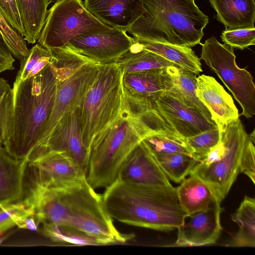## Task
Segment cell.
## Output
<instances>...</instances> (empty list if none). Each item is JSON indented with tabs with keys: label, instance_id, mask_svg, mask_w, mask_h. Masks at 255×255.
Here are the masks:
<instances>
[{
	"label": "cell",
	"instance_id": "1",
	"mask_svg": "<svg viewBox=\"0 0 255 255\" xmlns=\"http://www.w3.org/2000/svg\"><path fill=\"white\" fill-rule=\"evenodd\" d=\"M21 201L34 212L40 224L55 225L79 234L91 245L124 243L134 237L118 230L102 194L96 192L87 180L62 188L31 185Z\"/></svg>",
	"mask_w": 255,
	"mask_h": 255
},
{
	"label": "cell",
	"instance_id": "2",
	"mask_svg": "<svg viewBox=\"0 0 255 255\" xmlns=\"http://www.w3.org/2000/svg\"><path fill=\"white\" fill-rule=\"evenodd\" d=\"M171 131L174 130L155 106L144 110L131 105L125 97L118 115L90 144L88 182L95 189L107 187L117 179L125 159L145 137L153 133Z\"/></svg>",
	"mask_w": 255,
	"mask_h": 255
},
{
	"label": "cell",
	"instance_id": "3",
	"mask_svg": "<svg viewBox=\"0 0 255 255\" xmlns=\"http://www.w3.org/2000/svg\"><path fill=\"white\" fill-rule=\"evenodd\" d=\"M102 194L113 219L129 225L161 231L183 225L189 215L180 205L176 188L122 181L116 179Z\"/></svg>",
	"mask_w": 255,
	"mask_h": 255
},
{
	"label": "cell",
	"instance_id": "4",
	"mask_svg": "<svg viewBox=\"0 0 255 255\" xmlns=\"http://www.w3.org/2000/svg\"><path fill=\"white\" fill-rule=\"evenodd\" d=\"M57 85L50 62L35 75L14 82L11 124L3 143L13 158L26 159L39 142L52 111Z\"/></svg>",
	"mask_w": 255,
	"mask_h": 255
},
{
	"label": "cell",
	"instance_id": "5",
	"mask_svg": "<svg viewBox=\"0 0 255 255\" xmlns=\"http://www.w3.org/2000/svg\"><path fill=\"white\" fill-rule=\"evenodd\" d=\"M143 13L127 30L133 37L194 47L200 44L207 15L195 0H142Z\"/></svg>",
	"mask_w": 255,
	"mask_h": 255
},
{
	"label": "cell",
	"instance_id": "6",
	"mask_svg": "<svg viewBox=\"0 0 255 255\" xmlns=\"http://www.w3.org/2000/svg\"><path fill=\"white\" fill-rule=\"evenodd\" d=\"M220 132L219 143L194 166L189 175L203 182L221 204L240 173L241 155L249 134L239 118Z\"/></svg>",
	"mask_w": 255,
	"mask_h": 255
},
{
	"label": "cell",
	"instance_id": "7",
	"mask_svg": "<svg viewBox=\"0 0 255 255\" xmlns=\"http://www.w3.org/2000/svg\"><path fill=\"white\" fill-rule=\"evenodd\" d=\"M123 75L115 62L98 64L96 78L79 108L82 139L88 151L93 138L121 110L125 99Z\"/></svg>",
	"mask_w": 255,
	"mask_h": 255
},
{
	"label": "cell",
	"instance_id": "8",
	"mask_svg": "<svg viewBox=\"0 0 255 255\" xmlns=\"http://www.w3.org/2000/svg\"><path fill=\"white\" fill-rule=\"evenodd\" d=\"M113 28L90 13L81 0H58L48 10L37 41L50 50L66 45L78 35Z\"/></svg>",
	"mask_w": 255,
	"mask_h": 255
},
{
	"label": "cell",
	"instance_id": "9",
	"mask_svg": "<svg viewBox=\"0 0 255 255\" xmlns=\"http://www.w3.org/2000/svg\"><path fill=\"white\" fill-rule=\"evenodd\" d=\"M201 44L200 59L204 61L232 94L242 110L239 116L252 118L255 114V85L251 74L247 67L241 68L237 65L233 48L221 44L214 36Z\"/></svg>",
	"mask_w": 255,
	"mask_h": 255
},
{
	"label": "cell",
	"instance_id": "10",
	"mask_svg": "<svg viewBox=\"0 0 255 255\" xmlns=\"http://www.w3.org/2000/svg\"><path fill=\"white\" fill-rule=\"evenodd\" d=\"M32 170V185L49 188L77 185L87 180V174L79 163L65 151H50L28 162Z\"/></svg>",
	"mask_w": 255,
	"mask_h": 255
},
{
	"label": "cell",
	"instance_id": "11",
	"mask_svg": "<svg viewBox=\"0 0 255 255\" xmlns=\"http://www.w3.org/2000/svg\"><path fill=\"white\" fill-rule=\"evenodd\" d=\"M98 72V64L88 63L83 65L67 79L57 82L52 112L35 148L46 141L63 115L80 108L87 92L96 78Z\"/></svg>",
	"mask_w": 255,
	"mask_h": 255
},
{
	"label": "cell",
	"instance_id": "12",
	"mask_svg": "<svg viewBox=\"0 0 255 255\" xmlns=\"http://www.w3.org/2000/svg\"><path fill=\"white\" fill-rule=\"evenodd\" d=\"M133 38L121 28L79 34L66 45L98 64L116 62L133 45Z\"/></svg>",
	"mask_w": 255,
	"mask_h": 255
},
{
	"label": "cell",
	"instance_id": "13",
	"mask_svg": "<svg viewBox=\"0 0 255 255\" xmlns=\"http://www.w3.org/2000/svg\"><path fill=\"white\" fill-rule=\"evenodd\" d=\"M50 151L68 152L79 163L87 174L88 150L82 139L79 108L63 115L46 141L35 147L26 160L31 161Z\"/></svg>",
	"mask_w": 255,
	"mask_h": 255
},
{
	"label": "cell",
	"instance_id": "14",
	"mask_svg": "<svg viewBox=\"0 0 255 255\" xmlns=\"http://www.w3.org/2000/svg\"><path fill=\"white\" fill-rule=\"evenodd\" d=\"M154 105L173 130L185 138L217 128L215 124L209 122L166 91L154 102Z\"/></svg>",
	"mask_w": 255,
	"mask_h": 255
},
{
	"label": "cell",
	"instance_id": "15",
	"mask_svg": "<svg viewBox=\"0 0 255 255\" xmlns=\"http://www.w3.org/2000/svg\"><path fill=\"white\" fill-rule=\"evenodd\" d=\"M220 204L215 200L207 210L189 215V221H185L177 228V240L170 246H201L215 244L222 229L220 215L223 209Z\"/></svg>",
	"mask_w": 255,
	"mask_h": 255
},
{
	"label": "cell",
	"instance_id": "16",
	"mask_svg": "<svg viewBox=\"0 0 255 255\" xmlns=\"http://www.w3.org/2000/svg\"><path fill=\"white\" fill-rule=\"evenodd\" d=\"M117 179L127 183L172 187L154 156L141 141L124 161Z\"/></svg>",
	"mask_w": 255,
	"mask_h": 255
},
{
	"label": "cell",
	"instance_id": "17",
	"mask_svg": "<svg viewBox=\"0 0 255 255\" xmlns=\"http://www.w3.org/2000/svg\"><path fill=\"white\" fill-rule=\"evenodd\" d=\"M196 96L210 113L219 130L239 118L232 96L213 77L202 74L196 78Z\"/></svg>",
	"mask_w": 255,
	"mask_h": 255
},
{
	"label": "cell",
	"instance_id": "18",
	"mask_svg": "<svg viewBox=\"0 0 255 255\" xmlns=\"http://www.w3.org/2000/svg\"><path fill=\"white\" fill-rule=\"evenodd\" d=\"M83 4L105 24L126 32L145 11L142 0H84Z\"/></svg>",
	"mask_w": 255,
	"mask_h": 255
},
{
	"label": "cell",
	"instance_id": "19",
	"mask_svg": "<svg viewBox=\"0 0 255 255\" xmlns=\"http://www.w3.org/2000/svg\"><path fill=\"white\" fill-rule=\"evenodd\" d=\"M122 86L127 101L144 104L154 103L167 90L164 68L123 74Z\"/></svg>",
	"mask_w": 255,
	"mask_h": 255
},
{
	"label": "cell",
	"instance_id": "20",
	"mask_svg": "<svg viewBox=\"0 0 255 255\" xmlns=\"http://www.w3.org/2000/svg\"><path fill=\"white\" fill-rule=\"evenodd\" d=\"M164 69L166 91L187 107L201 115L209 122L215 124L208 109L196 96V75L179 66H170Z\"/></svg>",
	"mask_w": 255,
	"mask_h": 255
},
{
	"label": "cell",
	"instance_id": "21",
	"mask_svg": "<svg viewBox=\"0 0 255 255\" xmlns=\"http://www.w3.org/2000/svg\"><path fill=\"white\" fill-rule=\"evenodd\" d=\"M28 161L10 156L0 145V204L21 200Z\"/></svg>",
	"mask_w": 255,
	"mask_h": 255
},
{
	"label": "cell",
	"instance_id": "22",
	"mask_svg": "<svg viewBox=\"0 0 255 255\" xmlns=\"http://www.w3.org/2000/svg\"><path fill=\"white\" fill-rule=\"evenodd\" d=\"M225 30L254 27L255 0H209Z\"/></svg>",
	"mask_w": 255,
	"mask_h": 255
},
{
	"label": "cell",
	"instance_id": "23",
	"mask_svg": "<svg viewBox=\"0 0 255 255\" xmlns=\"http://www.w3.org/2000/svg\"><path fill=\"white\" fill-rule=\"evenodd\" d=\"M176 189L179 203L189 216L207 210L216 200L209 188L192 176L184 178Z\"/></svg>",
	"mask_w": 255,
	"mask_h": 255
},
{
	"label": "cell",
	"instance_id": "24",
	"mask_svg": "<svg viewBox=\"0 0 255 255\" xmlns=\"http://www.w3.org/2000/svg\"><path fill=\"white\" fill-rule=\"evenodd\" d=\"M143 48L155 53L196 75L203 71L200 59L190 47L161 43L133 37Z\"/></svg>",
	"mask_w": 255,
	"mask_h": 255
},
{
	"label": "cell",
	"instance_id": "25",
	"mask_svg": "<svg viewBox=\"0 0 255 255\" xmlns=\"http://www.w3.org/2000/svg\"><path fill=\"white\" fill-rule=\"evenodd\" d=\"M23 28V37L28 43L38 40L48 13L49 0H15Z\"/></svg>",
	"mask_w": 255,
	"mask_h": 255
},
{
	"label": "cell",
	"instance_id": "26",
	"mask_svg": "<svg viewBox=\"0 0 255 255\" xmlns=\"http://www.w3.org/2000/svg\"><path fill=\"white\" fill-rule=\"evenodd\" d=\"M232 220L239 230L233 237L228 246L255 247V199L245 196L237 211L231 215Z\"/></svg>",
	"mask_w": 255,
	"mask_h": 255
},
{
	"label": "cell",
	"instance_id": "27",
	"mask_svg": "<svg viewBox=\"0 0 255 255\" xmlns=\"http://www.w3.org/2000/svg\"><path fill=\"white\" fill-rule=\"evenodd\" d=\"M115 63L123 74L170 66H178L161 56L143 48L135 41L130 49Z\"/></svg>",
	"mask_w": 255,
	"mask_h": 255
},
{
	"label": "cell",
	"instance_id": "28",
	"mask_svg": "<svg viewBox=\"0 0 255 255\" xmlns=\"http://www.w3.org/2000/svg\"><path fill=\"white\" fill-rule=\"evenodd\" d=\"M49 50L50 64L57 82L67 79L87 63H96L67 45Z\"/></svg>",
	"mask_w": 255,
	"mask_h": 255
},
{
	"label": "cell",
	"instance_id": "29",
	"mask_svg": "<svg viewBox=\"0 0 255 255\" xmlns=\"http://www.w3.org/2000/svg\"><path fill=\"white\" fill-rule=\"evenodd\" d=\"M169 179L180 183L199 162L192 155L172 153L153 155Z\"/></svg>",
	"mask_w": 255,
	"mask_h": 255
},
{
	"label": "cell",
	"instance_id": "30",
	"mask_svg": "<svg viewBox=\"0 0 255 255\" xmlns=\"http://www.w3.org/2000/svg\"><path fill=\"white\" fill-rule=\"evenodd\" d=\"M142 141L153 155L172 153L191 154L186 138L174 131L152 133Z\"/></svg>",
	"mask_w": 255,
	"mask_h": 255
},
{
	"label": "cell",
	"instance_id": "31",
	"mask_svg": "<svg viewBox=\"0 0 255 255\" xmlns=\"http://www.w3.org/2000/svg\"><path fill=\"white\" fill-rule=\"evenodd\" d=\"M51 55L47 48L39 43L29 50L28 56L20 61V68L14 82L35 75L50 62Z\"/></svg>",
	"mask_w": 255,
	"mask_h": 255
},
{
	"label": "cell",
	"instance_id": "32",
	"mask_svg": "<svg viewBox=\"0 0 255 255\" xmlns=\"http://www.w3.org/2000/svg\"><path fill=\"white\" fill-rule=\"evenodd\" d=\"M220 132L218 128L186 138L192 155L198 161L205 158L219 143Z\"/></svg>",
	"mask_w": 255,
	"mask_h": 255
},
{
	"label": "cell",
	"instance_id": "33",
	"mask_svg": "<svg viewBox=\"0 0 255 255\" xmlns=\"http://www.w3.org/2000/svg\"><path fill=\"white\" fill-rule=\"evenodd\" d=\"M13 110V90L0 77V145L4 143L10 128Z\"/></svg>",
	"mask_w": 255,
	"mask_h": 255
},
{
	"label": "cell",
	"instance_id": "34",
	"mask_svg": "<svg viewBox=\"0 0 255 255\" xmlns=\"http://www.w3.org/2000/svg\"><path fill=\"white\" fill-rule=\"evenodd\" d=\"M0 32L12 56L20 61L29 53L26 41L0 12Z\"/></svg>",
	"mask_w": 255,
	"mask_h": 255
},
{
	"label": "cell",
	"instance_id": "35",
	"mask_svg": "<svg viewBox=\"0 0 255 255\" xmlns=\"http://www.w3.org/2000/svg\"><path fill=\"white\" fill-rule=\"evenodd\" d=\"M221 37L228 45L243 50L255 44V27L225 30Z\"/></svg>",
	"mask_w": 255,
	"mask_h": 255
},
{
	"label": "cell",
	"instance_id": "36",
	"mask_svg": "<svg viewBox=\"0 0 255 255\" xmlns=\"http://www.w3.org/2000/svg\"><path fill=\"white\" fill-rule=\"evenodd\" d=\"M27 210L21 200L11 203L0 204V234L16 226L17 216Z\"/></svg>",
	"mask_w": 255,
	"mask_h": 255
},
{
	"label": "cell",
	"instance_id": "37",
	"mask_svg": "<svg viewBox=\"0 0 255 255\" xmlns=\"http://www.w3.org/2000/svg\"><path fill=\"white\" fill-rule=\"evenodd\" d=\"M240 172L247 175L255 184V131L249 134L241 155Z\"/></svg>",
	"mask_w": 255,
	"mask_h": 255
},
{
	"label": "cell",
	"instance_id": "38",
	"mask_svg": "<svg viewBox=\"0 0 255 255\" xmlns=\"http://www.w3.org/2000/svg\"><path fill=\"white\" fill-rule=\"evenodd\" d=\"M0 12L23 36V26L15 0H0Z\"/></svg>",
	"mask_w": 255,
	"mask_h": 255
},
{
	"label": "cell",
	"instance_id": "39",
	"mask_svg": "<svg viewBox=\"0 0 255 255\" xmlns=\"http://www.w3.org/2000/svg\"><path fill=\"white\" fill-rule=\"evenodd\" d=\"M39 224L36 215L29 208L24 213L17 216L15 220V225L19 228L31 231H36Z\"/></svg>",
	"mask_w": 255,
	"mask_h": 255
},
{
	"label": "cell",
	"instance_id": "40",
	"mask_svg": "<svg viewBox=\"0 0 255 255\" xmlns=\"http://www.w3.org/2000/svg\"><path fill=\"white\" fill-rule=\"evenodd\" d=\"M15 59L0 32V73L12 70Z\"/></svg>",
	"mask_w": 255,
	"mask_h": 255
},
{
	"label": "cell",
	"instance_id": "41",
	"mask_svg": "<svg viewBox=\"0 0 255 255\" xmlns=\"http://www.w3.org/2000/svg\"><path fill=\"white\" fill-rule=\"evenodd\" d=\"M3 233L0 234V245L2 243V242L5 240L9 236V234L6 235H3Z\"/></svg>",
	"mask_w": 255,
	"mask_h": 255
},
{
	"label": "cell",
	"instance_id": "42",
	"mask_svg": "<svg viewBox=\"0 0 255 255\" xmlns=\"http://www.w3.org/2000/svg\"><path fill=\"white\" fill-rule=\"evenodd\" d=\"M51 2H53L54 3L56 2L58 0H49Z\"/></svg>",
	"mask_w": 255,
	"mask_h": 255
}]
</instances>
